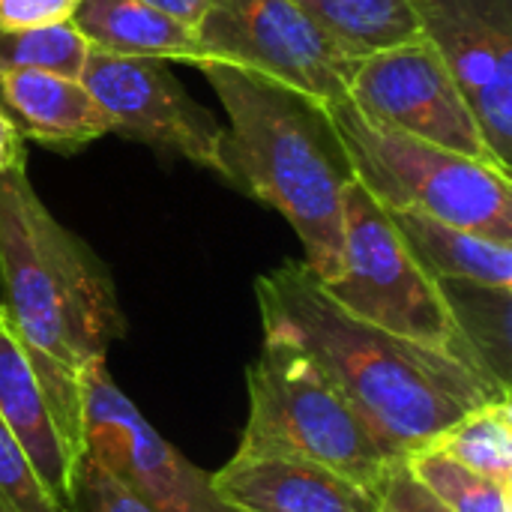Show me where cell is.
Returning a JSON list of instances; mask_svg holds the SVG:
<instances>
[{"mask_svg": "<svg viewBox=\"0 0 512 512\" xmlns=\"http://www.w3.org/2000/svg\"><path fill=\"white\" fill-rule=\"evenodd\" d=\"M255 300L264 342L309 357L405 453L432 444L474 408L512 396L474 363L351 315L303 261L258 276Z\"/></svg>", "mask_w": 512, "mask_h": 512, "instance_id": "6da1fadb", "label": "cell"}, {"mask_svg": "<svg viewBox=\"0 0 512 512\" xmlns=\"http://www.w3.org/2000/svg\"><path fill=\"white\" fill-rule=\"evenodd\" d=\"M0 288V312L78 465L84 372L108 360V348L126 336V318L108 267L51 216L24 168L0 174Z\"/></svg>", "mask_w": 512, "mask_h": 512, "instance_id": "7a4b0ae2", "label": "cell"}, {"mask_svg": "<svg viewBox=\"0 0 512 512\" xmlns=\"http://www.w3.org/2000/svg\"><path fill=\"white\" fill-rule=\"evenodd\" d=\"M228 126L219 174L288 219L303 264L333 282L342 273L345 192L357 180L330 105L276 78L204 60Z\"/></svg>", "mask_w": 512, "mask_h": 512, "instance_id": "3957f363", "label": "cell"}, {"mask_svg": "<svg viewBox=\"0 0 512 512\" xmlns=\"http://www.w3.org/2000/svg\"><path fill=\"white\" fill-rule=\"evenodd\" d=\"M249 417L237 450L294 456L321 465L375 495L408 462L366 414L300 351L264 342L246 369Z\"/></svg>", "mask_w": 512, "mask_h": 512, "instance_id": "277c9868", "label": "cell"}, {"mask_svg": "<svg viewBox=\"0 0 512 512\" xmlns=\"http://www.w3.org/2000/svg\"><path fill=\"white\" fill-rule=\"evenodd\" d=\"M330 111L357 180L378 204L512 243V177L504 165L378 126L348 99Z\"/></svg>", "mask_w": 512, "mask_h": 512, "instance_id": "5b68a950", "label": "cell"}, {"mask_svg": "<svg viewBox=\"0 0 512 512\" xmlns=\"http://www.w3.org/2000/svg\"><path fill=\"white\" fill-rule=\"evenodd\" d=\"M321 285L351 315L402 339L450 351L483 369L468 351L438 279L423 270L387 207L378 204L360 180L345 192L342 273Z\"/></svg>", "mask_w": 512, "mask_h": 512, "instance_id": "8992f818", "label": "cell"}, {"mask_svg": "<svg viewBox=\"0 0 512 512\" xmlns=\"http://www.w3.org/2000/svg\"><path fill=\"white\" fill-rule=\"evenodd\" d=\"M201 60L231 63L315 96L348 99L357 57L291 0H207L195 27Z\"/></svg>", "mask_w": 512, "mask_h": 512, "instance_id": "52a82bcc", "label": "cell"}, {"mask_svg": "<svg viewBox=\"0 0 512 512\" xmlns=\"http://www.w3.org/2000/svg\"><path fill=\"white\" fill-rule=\"evenodd\" d=\"M348 102L378 126L498 162L465 90L423 33L357 57Z\"/></svg>", "mask_w": 512, "mask_h": 512, "instance_id": "ba28073f", "label": "cell"}, {"mask_svg": "<svg viewBox=\"0 0 512 512\" xmlns=\"http://www.w3.org/2000/svg\"><path fill=\"white\" fill-rule=\"evenodd\" d=\"M81 438L87 459L156 512H234L216 498L210 474L195 468L141 417L135 402L114 384L108 360H96L84 372Z\"/></svg>", "mask_w": 512, "mask_h": 512, "instance_id": "9c48e42d", "label": "cell"}, {"mask_svg": "<svg viewBox=\"0 0 512 512\" xmlns=\"http://www.w3.org/2000/svg\"><path fill=\"white\" fill-rule=\"evenodd\" d=\"M81 81L111 120V132L171 150L219 174L225 126L186 93L165 60L90 51Z\"/></svg>", "mask_w": 512, "mask_h": 512, "instance_id": "30bf717a", "label": "cell"}, {"mask_svg": "<svg viewBox=\"0 0 512 512\" xmlns=\"http://www.w3.org/2000/svg\"><path fill=\"white\" fill-rule=\"evenodd\" d=\"M465 90L492 156L512 168V0H408Z\"/></svg>", "mask_w": 512, "mask_h": 512, "instance_id": "8fae6325", "label": "cell"}, {"mask_svg": "<svg viewBox=\"0 0 512 512\" xmlns=\"http://www.w3.org/2000/svg\"><path fill=\"white\" fill-rule=\"evenodd\" d=\"M216 498L234 512H378L381 498L321 465L237 450L210 474Z\"/></svg>", "mask_w": 512, "mask_h": 512, "instance_id": "7c38bea8", "label": "cell"}, {"mask_svg": "<svg viewBox=\"0 0 512 512\" xmlns=\"http://www.w3.org/2000/svg\"><path fill=\"white\" fill-rule=\"evenodd\" d=\"M0 105L21 132L45 147H84L111 132V120L81 78L24 69L0 75Z\"/></svg>", "mask_w": 512, "mask_h": 512, "instance_id": "4fadbf2b", "label": "cell"}, {"mask_svg": "<svg viewBox=\"0 0 512 512\" xmlns=\"http://www.w3.org/2000/svg\"><path fill=\"white\" fill-rule=\"evenodd\" d=\"M0 420L24 450L45 492L69 512L75 465L60 441L42 387L0 312Z\"/></svg>", "mask_w": 512, "mask_h": 512, "instance_id": "5bb4252c", "label": "cell"}, {"mask_svg": "<svg viewBox=\"0 0 512 512\" xmlns=\"http://www.w3.org/2000/svg\"><path fill=\"white\" fill-rule=\"evenodd\" d=\"M69 21L90 51L183 60L195 66L201 60L195 27L144 0H78Z\"/></svg>", "mask_w": 512, "mask_h": 512, "instance_id": "9a60e30c", "label": "cell"}, {"mask_svg": "<svg viewBox=\"0 0 512 512\" xmlns=\"http://www.w3.org/2000/svg\"><path fill=\"white\" fill-rule=\"evenodd\" d=\"M432 279H465L512 288V243L483 237L417 210H387Z\"/></svg>", "mask_w": 512, "mask_h": 512, "instance_id": "2e32d148", "label": "cell"}, {"mask_svg": "<svg viewBox=\"0 0 512 512\" xmlns=\"http://www.w3.org/2000/svg\"><path fill=\"white\" fill-rule=\"evenodd\" d=\"M450 315L477 363L512 390V288L465 279H438Z\"/></svg>", "mask_w": 512, "mask_h": 512, "instance_id": "e0dca14e", "label": "cell"}, {"mask_svg": "<svg viewBox=\"0 0 512 512\" xmlns=\"http://www.w3.org/2000/svg\"><path fill=\"white\" fill-rule=\"evenodd\" d=\"M351 54H369L417 36L408 0H291Z\"/></svg>", "mask_w": 512, "mask_h": 512, "instance_id": "ac0fdd59", "label": "cell"}, {"mask_svg": "<svg viewBox=\"0 0 512 512\" xmlns=\"http://www.w3.org/2000/svg\"><path fill=\"white\" fill-rule=\"evenodd\" d=\"M432 444L459 465L512 486V399L474 408Z\"/></svg>", "mask_w": 512, "mask_h": 512, "instance_id": "d6986e66", "label": "cell"}, {"mask_svg": "<svg viewBox=\"0 0 512 512\" xmlns=\"http://www.w3.org/2000/svg\"><path fill=\"white\" fill-rule=\"evenodd\" d=\"M405 468L411 477L450 512H512V486L489 480L456 459H450L435 444L408 453Z\"/></svg>", "mask_w": 512, "mask_h": 512, "instance_id": "ffe728a7", "label": "cell"}, {"mask_svg": "<svg viewBox=\"0 0 512 512\" xmlns=\"http://www.w3.org/2000/svg\"><path fill=\"white\" fill-rule=\"evenodd\" d=\"M90 45L72 21L45 27H0V75L42 69L81 78Z\"/></svg>", "mask_w": 512, "mask_h": 512, "instance_id": "44dd1931", "label": "cell"}, {"mask_svg": "<svg viewBox=\"0 0 512 512\" xmlns=\"http://www.w3.org/2000/svg\"><path fill=\"white\" fill-rule=\"evenodd\" d=\"M0 512H66L39 483L24 450L0 420Z\"/></svg>", "mask_w": 512, "mask_h": 512, "instance_id": "7402d4cb", "label": "cell"}, {"mask_svg": "<svg viewBox=\"0 0 512 512\" xmlns=\"http://www.w3.org/2000/svg\"><path fill=\"white\" fill-rule=\"evenodd\" d=\"M69 512H156L141 495L111 477L102 465L81 456L72 477Z\"/></svg>", "mask_w": 512, "mask_h": 512, "instance_id": "603a6c76", "label": "cell"}, {"mask_svg": "<svg viewBox=\"0 0 512 512\" xmlns=\"http://www.w3.org/2000/svg\"><path fill=\"white\" fill-rule=\"evenodd\" d=\"M78 0H0V27H45L72 18Z\"/></svg>", "mask_w": 512, "mask_h": 512, "instance_id": "cb8c5ba5", "label": "cell"}, {"mask_svg": "<svg viewBox=\"0 0 512 512\" xmlns=\"http://www.w3.org/2000/svg\"><path fill=\"white\" fill-rule=\"evenodd\" d=\"M381 507L378 512H450L444 510L414 477L411 471L402 465L399 471L390 474V480L381 489Z\"/></svg>", "mask_w": 512, "mask_h": 512, "instance_id": "d4e9b609", "label": "cell"}, {"mask_svg": "<svg viewBox=\"0 0 512 512\" xmlns=\"http://www.w3.org/2000/svg\"><path fill=\"white\" fill-rule=\"evenodd\" d=\"M24 168V138L0 105V174Z\"/></svg>", "mask_w": 512, "mask_h": 512, "instance_id": "484cf974", "label": "cell"}, {"mask_svg": "<svg viewBox=\"0 0 512 512\" xmlns=\"http://www.w3.org/2000/svg\"><path fill=\"white\" fill-rule=\"evenodd\" d=\"M144 3H150V6H156V9H162V12L180 18V21L189 24V27H198V21H201L204 12H207V0H144Z\"/></svg>", "mask_w": 512, "mask_h": 512, "instance_id": "4316f807", "label": "cell"}]
</instances>
